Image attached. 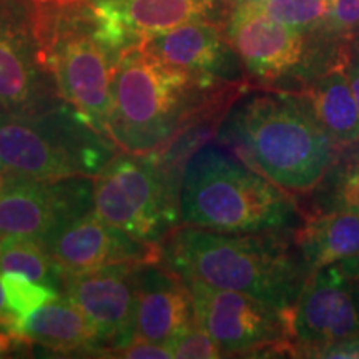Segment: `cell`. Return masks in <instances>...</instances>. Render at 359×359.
I'll list each match as a JSON object with an SVG mask.
<instances>
[{
    "label": "cell",
    "instance_id": "obj_7",
    "mask_svg": "<svg viewBox=\"0 0 359 359\" xmlns=\"http://www.w3.org/2000/svg\"><path fill=\"white\" fill-rule=\"evenodd\" d=\"M198 325L215 339L224 356H296L291 311H283L255 296L215 288L196 278H185Z\"/></svg>",
    "mask_w": 359,
    "mask_h": 359
},
{
    "label": "cell",
    "instance_id": "obj_15",
    "mask_svg": "<svg viewBox=\"0 0 359 359\" xmlns=\"http://www.w3.org/2000/svg\"><path fill=\"white\" fill-rule=\"evenodd\" d=\"M65 273H82L111 264H147L161 259V246L137 240L98 217L95 208L65 224L47 245Z\"/></svg>",
    "mask_w": 359,
    "mask_h": 359
},
{
    "label": "cell",
    "instance_id": "obj_2",
    "mask_svg": "<svg viewBox=\"0 0 359 359\" xmlns=\"http://www.w3.org/2000/svg\"><path fill=\"white\" fill-rule=\"evenodd\" d=\"M219 138L248 167L291 195L314 190L336 158V143L308 100L293 93H262L238 103Z\"/></svg>",
    "mask_w": 359,
    "mask_h": 359
},
{
    "label": "cell",
    "instance_id": "obj_11",
    "mask_svg": "<svg viewBox=\"0 0 359 359\" xmlns=\"http://www.w3.org/2000/svg\"><path fill=\"white\" fill-rule=\"evenodd\" d=\"M222 0H88L93 34L115 60L154 35L206 22Z\"/></svg>",
    "mask_w": 359,
    "mask_h": 359
},
{
    "label": "cell",
    "instance_id": "obj_32",
    "mask_svg": "<svg viewBox=\"0 0 359 359\" xmlns=\"http://www.w3.org/2000/svg\"><path fill=\"white\" fill-rule=\"evenodd\" d=\"M339 263L346 268V271L354 278V280H356V283L359 285V253Z\"/></svg>",
    "mask_w": 359,
    "mask_h": 359
},
{
    "label": "cell",
    "instance_id": "obj_21",
    "mask_svg": "<svg viewBox=\"0 0 359 359\" xmlns=\"http://www.w3.org/2000/svg\"><path fill=\"white\" fill-rule=\"evenodd\" d=\"M0 273H20L64 293L65 271L42 241L29 236L0 238Z\"/></svg>",
    "mask_w": 359,
    "mask_h": 359
},
{
    "label": "cell",
    "instance_id": "obj_16",
    "mask_svg": "<svg viewBox=\"0 0 359 359\" xmlns=\"http://www.w3.org/2000/svg\"><path fill=\"white\" fill-rule=\"evenodd\" d=\"M191 296L182 276L155 263L137 268L135 336L155 344H167L195 325Z\"/></svg>",
    "mask_w": 359,
    "mask_h": 359
},
{
    "label": "cell",
    "instance_id": "obj_30",
    "mask_svg": "<svg viewBox=\"0 0 359 359\" xmlns=\"http://www.w3.org/2000/svg\"><path fill=\"white\" fill-rule=\"evenodd\" d=\"M346 74L351 83L354 98H356V105L359 110V47L354 50L351 57L346 58Z\"/></svg>",
    "mask_w": 359,
    "mask_h": 359
},
{
    "label": "cell",
    "instance_id": "obj_25",
    "mask_svg": "<svg viewBox=\"0 0 359 359\" xmlns=\"http://www.w3.org/2000/svg\"><path fill=\"white\" fill-rule=\"evenodd\" d=\"M165 346L172 353V358L217 359L224 356L215 339L198 325V321L170 339Z\"/></svg>",
    "mask_w": 359,
    "mask_h": 359
},
{
    "label": "cell",
    "instance_id": "obj_27",
    "mask_svg": "<svg viewBox=\"0 0 359 359\" xmlns=\"http://www.w3.org/2000/svg\"><path fill=\"white\" fill-rule=\"evenodd\" d=\"M114 356L116 358H128V359H165L172 358V353L168 351L163 344H155L150 341H145L138 336H133L122 349H118Z\"/></svg>",
    "mask_w": 359,
    "mask_h": 359
},
{
    "label": "cell",
    "instance_id": "obj_6",
    "mask_svg": "<svg viewBox=\"0 0 359 359\" xmlns=\"http://www.w3.org/2000/svg\"><path fill=\"white\" fill-rule=\"evenodd\" d=\"M93 208L105 222L148 245L180 223L178 196L165 167L137 154L115 158L93 178Z\"/></svg>",
    "mask_w": 359,
    "mask_h": 359
},
{
    "label": "cell",
    "instance_id": "obj_34",
    "mask_svg": "<svg viewBox=\"0 0 359 359\" xmlns=\"http://www.w3.org/2000/svg\"><path fill=\"white\" fill-rule=\"evenodd\" d=\"M7 183H8V175L6 173V170L2 168V165H0V193L6 190Z\"/></svg>",
    "mask_w": 359,
    "mask_h": 359
},
{
    "label": "cell",
    "instance_id": "obj_22",
    "mask_svg": "<svg viewBox=\"0 0 359 359\" xmlns=\"http://www.w3.org/2000/svg\"><path fill=\"white\" fill-rule=\"evenodd\" d=\"M266 15L303 34L326 27L330 0H251Z\"/></svg>",
    "mask_w": 359,
    "mask_h": 359
},
{
    "label": "cell",
    "instance_id": "obj_26",
    "mask_svg": "<svg viewBox=\"0 0 359 359\" xmlns=\"http://www.w3.org/2000/svg\"><path fill=\"white\" fill-rule=\"evenodd\" d=\"M325 29L339 37L356 34L359 30V0H330Z\"/></svg>",
    "mask_w": 359,
    "mask_h": 359
},
{
    "label": "cell",
    "instance_id": "obj_29",
    "mask_svg": "<svg viewBox=\"0 0 359 359\" xmlns=\"http://www.w3.org/2000/svg\"><path fill=\"white\" fill-rule=\"evenodd\" d=\"M34 17L29 15V8L24 0H0V19H17L29 20L34 24Z\"/></svg>",
    "mask_w": 359,
    "mask_h": 359
},
{
    "label": "cell",
    "instance_id": "obj_20",
    "mask_svg": "<svg viewBox=\"0 0 359 359\" xmlns=\"http://www.w3.org/2000/svg\"><path fill=\"white\" fill-rule=\"evenodd\" d=\"M303 97L336 145L359 142V110L346 74V60L331 65Z\"/></svg>",
    "mask_w": 359,
    "mask_h": 359
},
{
    "label": "cell",
    "instance_id": "obj_28",
    "mask_svg": "<svg viewBox=\"0 0 359 359\" xmlns=\"http://www.w3.org/2000/svg\"><path fill=\"white\" fill-rule=\"evenodd\" d=\"M313 358H359V336L344 341H338V343L333 344H327V346L318 349V351L313 354Z\"/></svg>",
    "mask_w": 359,
    "mask_h": 359
},
{
    "label": "cell",
    "instance_id": "obj_1",
    "mask_svg": "<svg viewBox=\"0 0 359 359\" xmlns=\"http://www.w3.org/2000/svg\"><path fill=\"white\" fill-rule=\"evenodd\" d=\"M161 259L180 276L255 296L283 311H293L311 275L298 246L273 231L224 233L183 224L165 238Z\"/></svg>",
    "mask_w": 359,
    "mask_h": 359
},
{
    "label": "cell",
    "instance_id": "obj_24",
    "mask_svg": "<svg viewBox=\"0 0 359 359\" xmlns=\"http://www.w3.org/2000/svg\"><path fill=\"white\" fill-rule=\"evenodd\" d=\"M330 170L331 182L327 187V210H343L359 215V154L341 160Z\"/></svg>",
    "mask_w": 359,
    "mask_h": 359
},
{
    "label": "cell",
    "instance_id": "obj_14",
    "mask_svg": "<svg viewBox=\"0 0 359 359\" xmlns=\"http://www.w3.org/2000/svg\"><path fill=\"white\" fill-rule=\"evenodd\" d=\"M29 20L0 19V109L37 115L64 100Z\"/></svg>",
    "mask_w": 359,
    "mask_h": 359
},
{
    "label": "cell",
    "instance_id": "obj_17",
    "mask_svg": "<svg viewBox=\"0 0 359 359\" xmlns=\"http://www.w3.org/2000/svg\"><path fill=\"white\" fill-rule=\"evenodd\" d=\"M142 47L165 64L218 82H235L240 75L235 50L224 42L218 27L210 22L180 25L147 39Z\"/></svg>",
    "mask_w": 359,
    "mask_h": 359
},
{
    "label": "cell",
    "instance_id": "obj_12",
    "mask_svg": "<svg viewBox=\"0 0 359 359\" xmlns=\"http://www.w3.org/2000/svg\"><path fill=\"white\" fill-rule=\"evenodd\" d=\"M226 37L245 69L262 82H281L308 69L306 34L273 20L251 0L235 7Z\"/></svg>",
    "mask_w": 359,
    "mask_h": 359
},
{
    "label": "cell",
    "instance_id": "obj_13",
    "mask_svg": "<svg viewBox=\"0 0 359 359\" xmlns=\"http://www.w3.org/2000/svg\"><path fill=\"white\" fill-rule=\"evenodd\" d=\"M138 266L125 263L65 273L64 294L92 323L103 353L115 354L135 336Z\"/></svg>",
    "mask_w": 359,
    "mask_h": 359
},
{
    "label": "cell",
    "instance_id": "obj_8",
    "mask_svg": "<svg viewBox=\"0 0 359 359\" xmlns=\"http://www.w3.org/2000/svg\"><path fill=\"white\" fill-rule=\"evenodd\" d=\"M37 40L62 98L109 135L111 74L116 60L93 34L88 7L85 19L75 24L69 19L57 22L50 34Z\"/></svg>",
    "mask_w": 359,
    "mask_h": 359
},
{
    "label": "cell",
    "instance_id": "obj_33",
    "mask_svg": "<svg viewBox=\"0 0 359 359\" xmlns=\"http://www.w3.org/2000/svg\"><path fill=\"white\" fill-rule=\"evenodd\" d=\"M27 2L37 4V6H74L80 0H27Z\"/></svg>",
    "mask_w": 359,
    "mask_h": 359
},
{
    "label": "cell",
    "instance_id": "obj_18",
    "mask_svg": "<svg viewBox=\"0 0 359 359\" xmlns=\"http://www.w3.org/2000/svg\"><path fill=\"white\" fill-rule=\"evenodd\" d=\"M15 333L57 353H103L87 316L64 294L15 320Z\"/></svg>",
    "mask_w": 359,
    "mask_h": 359
},
{
    "label": "cell",
    "instance_id": "obj_4",
    "mask_svg": "<svg viewBox=\"0 0 359 359\" xmlns=\"http://www.w3.org/2000/svg\"><path fill=\"white\" fill-rule=\"evenodd\" d=\"M180 223L224 233H278L298 223V206L283 190L222 148H198L183 167Z\"/></svg>",
    "mask_w": 359,
    "mask_h": 359
},
{
    "label": "cell",
    "instance_id": "obj_9",
    "mask_svg": "<svg viewBox=\"0 0 359 359\" xmlns=\"http://www.w3.org/2000/svg\"><path fill=\"white\" fill-rule=\"evenodd\" d=\"M93 178L45 182L8 177L0 193V238L29 236L47 246L65 224L93 210Z\"/></svg>",
    "mask_w": 359,
    "mask_h": 359
},
{
    "label": "cell",
    "instance_id": "obj_31",
    "mask_svg": "<svg viewBox=\"0 0 359 359\" xmlns=\"http://www.w3.org/2000/svg\"><path fill=\"white\" fill-rule=\"evenodd\" d=\"M0 327H4V330L15 331V316H13V314L11 313V309H8V306H7L2 273H0Z\"/></svg>",
    "mask_w": 359,
    "mask_h": 359
},
{
    "label": "cell",
    "instance_id": "obj_10",
    "mask_svg": "<svg viewBox=\"0 0 359 359\" xmlns=\"http://www.w3.org/2000/svg\"><path fill=\"white\" fill-rule=\"evenodd\" d=\"M296 356L359 336V285L341 263L309 275L291 311Z\"/></svg>",
    "mask_w": 359,
    "mask_h": 359
},
{
    "label": "cell",
    "instance_id": "obj_3",
    "mask_svg": "<svg viewBox=\"0 0 359 359\" xmlns=\"http://www.w3.org/2000/svg\"><path fill=\"white\" fill-rule=\"evenodd\" d=\"M217 83L165 64L142 45L128 48L111 74L110 138L128 154L155 151L208 105Z\"/></svg>",
    "mask_w": 359,
    "mask_h": 359
},
{
    "label": "cell",
    "instance_id": "obj_5",
    "mask_svg": "<svg viewBox=\"0 0 359 359\" xmlns=\"http://www.w3.org/2000/svg\"><path fill=\"white\" fill-rule=\"evenodd\" d=\"M116 148L67 100L37 115L0 109V165L12 178H95Z\"/></svg>",
    "mask_w": 359,
    "mask_h": 359
},
{
    "label": "cell",
    "instance_id": "obj_19",
    "mask_svg": "<svg viewBox=\"0 0 359 359\" xmlns=\"http://www.w3.org/2000/svg\"><path fill=\"white\" fill-rule=\"evenodd\" d=\"M294 243L311 273L344 262L359 253V215L343 210L313 215L299 228Z\"/></svg>",
    "mask_w": 359,
    "mask_h": 359
},
{
    "label": "cell",
    "instance_id": "obj_23",
    "mask_svg": "<svg viewBox=\"0 0 359 359\" xmlns=\"http://www.w3.org/2000/svg\"><path fill=\"white\" fill-rule=\"evenodd\" d=\"M4 290H6L7 306L15 320L24 318L43 304L57 299L62 293L52 286L35 283L20 273H6L2 275Z\"/></svg>",
    "mask_w": 359,
    "mask_h": 359
}]
</instances>
